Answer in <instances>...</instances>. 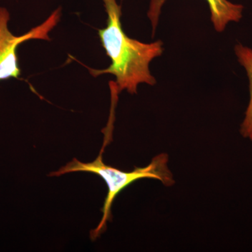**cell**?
Wrapping results in <instances>:
<instances>
[{"label":"cell","instance_id":"7a4b0ae2","mask_svg":"<svg viewBox=\"0 0 252 252\" xmlns=\"http://www.w3.org/2000/svg\"><path fill=\"white\" fill-rule=\"evenodd\" d=\"M168 158L167 154H160L154 157L147 167H135L132 171L125 172L105 165L102 160V152H101L94 161L82 162L74 158L58 171L50 173L49 176L60 177L70 172H86L95 174L103 179L108 188V192L102 209L103 213L102 220L97 226L91 232V238L94 240L105 230L107 221L112 220L111 210L114 200L126 187L142 179L158 180L166 187H171L175 184L173 175L167 165Z\"/></svg>","mask_w":252,"mask_h":252},{"label":"cell","instance_id":"6da1fadb","mask_svg":"<svg viewBox=\"0 0 252 252\" xmlns=\"http://www.w3.org/2000/svg\"><path fill=\"white\" fill-rule=\"evenodd\" d=\"M102 1L107 14V26L98 30V34L111 64L103 69L89 68V72L94 77L104 74L115 76L116 81L112 83L118 94L126 90L136 94L140 84L155 85L157 80L150 72L149 64L161 56L163 43L158 40L147 44L131 39L122 28V6L117 0Z\"/></svg>","mask_w":252,"mask_h":252},{"label":"cell","instance_id":"277c9868","mask_svg":"<svg viewBox=\"0 0 252 252\" xmlns=\"http://www.w3.org/2000/svg\"><path fill=\"white\" fill-rule=\"evenodd\" d=\"M167 0H151L147 16L152 23L153 36L157 31L162 6ZM210 7L211 21L215 31H224L228 23H238L243 18L244 6L228 0H206Z\"/></svg>","mask_w":252,"mask_h":252},{"label":"cell","instance_id":"5b68a950","mask_svg":"<svg viewBox=\"0 0 252 252\" xmlns=\"http://www.w3.org/2000/svg\"><path fill=\"white\" fill-rule=\"evenodd\" d=\"M234 51L239 63L246 71L250 83V102L245 112V119L240 125V132L244 138L252 141V49L242 44H237Z\"/></svg>","mask_w":252,"mask_h":252},{"label":"cell","instance_id":"3957f363","mask_svg":"<svg viewBox=\"0 0 252 252\" xmlns=\"http://www.w3.org/2000/svg\"><path fill=\"white\" fill-rule=\"evenodd\" d=\"M61 10V7L58 8L44 23L22 36H18L13 34L8 28L9 11L0 7V81L10 78L18 79L21 75L17 49L21 44L31 39L51 41L49 33L59 23L62 14Z\"/></svg>","mask_w":252,"mask_h":252}]
</instances>
